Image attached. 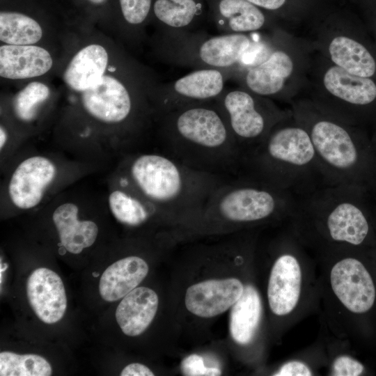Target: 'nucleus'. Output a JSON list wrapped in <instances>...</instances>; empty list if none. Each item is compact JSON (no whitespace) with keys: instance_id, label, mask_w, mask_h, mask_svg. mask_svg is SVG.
<instances>
[{"instance_id":"b1692460","label":"nucleus","mask_w":376,"mask_h":376,"mask_svg":"<svg viewBox=\"0 0 376 376\" xmlns=\"http://www.w3.org/2000/svg\"><path fill=\"white\" fill-rule=\"evenodd\" d=\"M148 270L146 262L139 256L117 260L101 276L99 292L102 298L110 302L123 298L145 279Z\"/></svg>"},{"instance_id":"c85d7f7f","label":"nucleus","mask_w":376,"mask_h":376,"mask_svg":"<svg viewBox=\"0 0 376 376\" xmlns=\"http://www.w3.org/2000/svg\"><path fill=\"white\" fill-rule=\"evenodd\" d=\"M52 373L49 363L40 355L0 353L1 376H49Z\"/></svg>"},{"instance_id":"f3484780","label":"nucleus","mask_w":376,"mask_h":376,"mask_svg":"<svg viewBox=\"0 0 376 376\" xmlns=\"http://www.w3.org/2000/svg\"><path fill=\"white\" fill-rule=\"evenodd\" d=\"M244 288L235 278L200 282L187 288L185 305L197 316L212 318L233 306L241 297Z\"/></svg>"},{"instance_id":"a878e982","label":"nucleus","mask_w":376,"mask_h":376,"mask_svg":"<svg viewBox=\"0 0 376 376\" xmlns=\"http://www.w3.org/2000/svg\"><path fill=\"white\" fill-rule=\"evenodd\" d=\"M109 210L120 223L136 227L152 218L160 217L144 200L120 180L119 185L108 198Z\"/></svg>"},{"instance_id":"58836bf2","label":"nucleus","mask_w":376,"mask_h":376,"mask_svg":"<svg viewBox=\"0 0 376 376\" xmlns=\"http://www.w3.org/2000/svg\"><path fill=\"white\" fill-rule=\"evenodd\" d=\"M373 32H374V36H375L374 37H375V47H376V24H375V25Z\"/></svg>"},{"instance_id":"6ab92c4d","label":"nucleus","mask_w":376,"mask_h":376,"mask_svg":"<svg viewBox=\"0 0 376 376\" xmlns=\"http://www.w3.org/2000/svg\"><path fill=\"white\" fill-rule=\"evenodd\" d=\"M151 19L161 31H198L209 22L207 0H153Z\"/></svg>"},{"instance_id":"9d476101","label":"nucleus","mask_w":376,"mask_h":376,"mask_svg":"<svg viewBox=\"0 0 376 376\" xmlns=\"http://www.w3.org/2000/svg\"><path fill=\"white\" fill-rule=\"evenodd\" d=\"M260 33L210 35L203 29L161 31L157 54L169 65L227 70L232 79Z\"/></svg>"},{"instance_id":"423d86ee","label":"nucleus","mask_w":376,"mask_h":376,"mask_svg":"<svg viewBox=\"0 0 376 376\" xmlns=\"http://www.w3.org/2000/svg\"><path fill=\"white\" fill-rule=\"evenodd\" d=\"M298 199L288 191L239 175L220 184L195 219L235 225L262 222L291 217Z\"/></svg>"},{"instance_id":"2f4dec72","label":"nucleus","mask_w":376,"mask_h":376,"mask_svg":"<svg viewBox=\"0 0 376 376\" xmlns=\"http://www.w3.org/2000/svg\"><path fill=\"white\" fill-rule=\"evenodd\" d=\"M181 370L187 376H218L221 374L217 367H208L203 358L198 354H190L181 362Z\"/></svg>"},{"instance_id":"f03ea898","label":"nucleus","mask_w":376,"mask_h":376,"mask_svg":"<svg viewBox=\"0 0 376 376\" xmlns=\"http://www.w3.org/2000/svg\"><path fill=\"white\" fill-rule=\"evenodd\" d=\"M157 120L164 153L195 170L237 175L242 152L216 100L178 108Z\"/></svg>"},{"instance_id":"39448f33","label":"nucleus","mask_w":376,"mask_h":376,"mask_svg":"<svg viewBox=\"0 0 376 376\" xmlns=\"http://www.w3.org/2000/svg\"><path fill=\"white\" fill-rule=\"evenodd\" d=\"M313 52L306 38L276 27L265 56L232 79L256 95L290 104L306 89Z\"/></svg>"},{"instance_id":"aec40b11","label":"nucleus","mask_w":376,"mask_h":376,"mask_svg":"<svg viewBox=\"0 0 376 376\" xmlns=\"http://www.w3.org/2000/svg\"><path fill=\"white\" fill-rule=\"evenodd\" d=\"M53 60L45 49L31 45L0 47V75L8 79H24L39 77L52 67Z\"/></svg>"},{"instance_id":"5701e85b","label":"nucleus","mask_w":376,"mask_h":376,"mask_svg":"<svg viewBox=\"0 0 376 376\" xmlns=\"http://www.w3.org/2000/svg\"><path fill=\"white\" fill-rule=\"evenodd\" d=\"M108 52L99 44H90L81 49L66 67L63 78L72 90L82 93L96 86L105 75Z\"/></svg>"},{"instance_id":"4c0bfd02","label":"nucleus","mask_w":376,"mask_h":376,"mask_svg":"<svg viewBox=\"0 0 376 376\" xmlns=\"http://www.w3.org/2000/svg\"><path fill=\"white\" fill-rule=\"evenodd\" d=\"M370 139H371V142H372V144L373 146V148H374V149H375V150L376 152V130H375V132L373 138Z\"/></svg>"},{"instance_id":"bb28decb","label":"nucleus","mask_w":376,"mask_h":376,"mask_svg":"<svg viewBox=\"0 0 376 376\" xmlns=\"http://www.w3.org/2000/svg\"><path fill=\"white\" fill-rule=\"evenodd\" d=\"M269 13L289 31L304 24L327 0H246ZM292 32V31H291Z\"/></svg>"},{"instance_id":"4be33fe9","label":"nucleus","mask_w":376,"mask_h":376,"mask_svg":"<svg viewBox=\"0 0 376 376\" xmlns=\"http://www.w3.org/2000/svg\"><path fill=\"white\" fill-rule=\"evenodd\" d=\"M159 299L156 292L146 287L134 288L125 295L116 311V319L127 336L141 334L154 319Z\"/></svg>"},{"instance_id":"4468645a","label":"nucleus","mask_w":376,"mask_h":376,"mask_svg":"<svg viewBox=\"0 0 376 376\" xmlns=\"http://www.w3.org/2000/svg\"><path fill=\"white\" fill-rule=\"evenodd\" d=\"M56 175V166L47 157L36 155L24 159L15 168L8 182L10 201L21 210L36 207Z\"/></svg>"},{"instance_id":"ddd939ff","label":"nucleus","mask_w":376,"mask_h":376,"mask_svg":"<svg viewBox=\"0 0 376 376\" xmlns=\"http://www.w3.org/2000/svg\"><path fill=\"white\" fill-rule=\"evenodd\" d=\"M207 1L209 22L221 33L267 32L282 27L276 17L246 0Z\"/></svg>"},{"instance_id":"0eeeda50","label":"nucleus","mask_w":376,"mask_h":376,"mask_svg":"<svg viewBox=\"0 0 376 376\" xmlns=\"http://www.w3.org/2000/svg\"><path fill=\"white\" fill-rule=\"evenodd\" d=\"M313 49L348 72L376 79V47L354 15L327 0L306 24Z\"/></svg>"},{"instance_id":"6e6552de","label":"nucleus","mask_w":376,"mask_h":376,"mask_svg":"<svg viewBox=\"0 0 376 376\" xmlns=\"http://www.w3.org/2000/svg\"><path fill=\"white\" fill-rule=\"evenodd\" d=\"M372 194L355 186L325 185L299 198L292 217L324 224L333 242L359 246L370 231Z\"/></svg>"},{"instance_id":"7ed1b4c3","label":"nucleus","mask_w":376,"mask_h":376,"mask_svg":"<svg viewBox=\"0 0 376 376\" xmlns=\"http://www.w3.org/2000/svg\"><path fill=\"white\" fill-rule=\"evenodd\" d=\"M228 178L193 169L165 153H142L128 159L120 180L161 218L188 219Z\"/></svg>"},{"instance_id":"cd10ccee","label":"nucleus","mask_w":376,"mask_h":376,"mask_svg":"<svg viewBox=\"0 0 376 376\" xmlns=\"http://www.w3.org/2000/svg\"><path fill=\"white\" fill-rule=\"evenodd\" d=\"M40 24L22 13L1 10L0 13V40L11 45H31L42 37Z\"/></svg>"},{"instance_id":"473e14b6","label":"nucleus","mask_w":376,"mask_h":376,"mask_svg":"<svg viewBox=\"0 0 376 376\" xmlns=\"http://www.w3.org/2000/svg\"><path fill=\"white\" fill-rule=\"evenodd\" d=\"M363 366L348 356H341L335 359L332 366V375L358 376L363 371Z\"/></svg>"},{"instance_id":"c9c22d12","label":"nucleus","mask_w":376,"mask_h":376,"mask_svg":"<svg viewBox=\"0 0 376 376\" xmlns=\"http://www.w3.org/2000/svg\"><path fill=\"white\" fill-rule=\"evenodd\" d=\"M8 140V135L6 130L3 127V126H1L0 127V148L2 150L5 145L6 144V141Z\"/></svg>"},{"instance_id":"72a5a7b5","label":"nucleus","mask_w":376,"mask_h":376,"mask_svg":"<svg viewBox=\"0 0 376 376\" xmlns=\"http://www.w3.org/2000/svg\"><path fill=\"white\" fill-rule=\"evenodd\" d=\"M311 371L304 363L292 361L283 364L275 373V376H310Z\"/></svg>"},{"instance_id":"f257e3e1","label":"nucleus","mask_w":376,"mask_h":376,"mask_svg":"<svg viewBox=\"0 0 376 376\" xmlns=\"http://www.w3.org/2000/svg\"><path fill=\"white\" fill-rule=\"evenodd\" d=\"M307 131L327 184L376 191V152L360 125L350 123L300 96L290 104Z\"/></svg>"},{"instance_id":"20e7f679","label":"nucleus","mask_w":376,"mask_h":376,"mask_svg":"<svg viewBox=\"0 0 376 376\" xmlns=\"http://www.w3.org/2000/svg\"><path fill=\"white\" fill-rule=\"evenodd\" d=\"M239 175L299 198L328 185L309 134L292 112L277 123L260 143L242 154Z\"/></svg>"},{"instance_id":"393cba45","label":"nucleus","mask_w":376,"mask_h":376,"mask_svg":"<svg viewBox=\"0 0 376 376\" xmlns=\"http://www.w3.org/2000/svg\"><path fill=\"white\" fill-rule=\"evenodd\" d=\"M261 315L259 293L253 285H246L230 311V332L234 341L240 345L249 343L258 329Z\"/></svg>"},{"instance_id":"c756f323","label":"nucleus","mask_w":376,"mask_h":376,"mask_svg":"<svg viewBox=\"0 0 376 376\" xmlns=\"http://www.w3.org/2000/svg\"><path fill=\"white\" fill-rule=\"evenodd\" d=\"M49 95L50 91L46 84L30 82L14 97L13 109L15 116L23 122L33 120Z\"/></svg>"},{"instance_id":"9b49d317","label":"nucleus","mask_w":376,"mask_h":376,"mask_svg":"<svg viewBox=\"0 0 376 376\" xmlns=\"http://www.w3.org/2000/svg\"><path fill=\"white\" fill-rule=\"evenodd\" d=\"M216 102L242 155L260 143L277 123L292 113L290 108L282 109L274 100L242 86L226 88Z\"/></svg>"},{"instance_id":"dca6fc26","label":"nucleus","mask_w":376,"mask_h":376,"mask_svg":"<svg viewBox=\"0 0 376 376\" xmlns=\"http://www.w3.org/2000/svg\"><path fill=\"white\" fill-rule=\"evenodd\" d=\"M26 293L30 306L43 322L54 324L62 319L67 308L63 283L52 270L40 267L29 276Z\"/></svg>"},{"instance_id":"1a4fd4ad","label":"nucleus","mask_w":376,"mask_h":376,"mask_svg":"<svg viewBox=\"0 0 376 376\" xmlns=\"http://www.w3.org/2000/svg\"><path fill=\"white\" fill-rule=\"evenodd\" d=\"M300 96L354 125L376 120V79L351 74L314 49Z\"/></svg>"},{"instance_id":"a211bd4d","label":"nucleus","mask_w":376,"mask_h":376,"mask_svg":"<svg viewBox=\"0 0 376 376\" xmlns=\"http://www.w3.org/2000/svg\"><path fill=\"white\" fill-rule=\"evenodd\" d=\"M301 273L297 258L283 254L275 261L271 271L267 297L272 311L277 315L290 313L300 295Z\"/></svg>"},{"instance_id":"f704fd0d","label":"nucleus","mask_w":376,"mask_h":376,"mask_svg":"<svg viewBox=\"0 0 376 376\" xmlns=\"http://www.w3.org/2000/svg\"><path fill=\"white\" fill-rule=\"evenodd\" d=\"M121 376H153L154 373L146 366L139 363H132L125 366Z\"/></svg>"},{"instance_id":"e433bc0d","label":"nucleus","mask_w":376,"mask_h":376,"mask_svg":"<svg viewBox=\"0 0 376 376\" xmlns=\"http://www.w3.org/2000/svg\"><path fill=\"white\" fill-rule=\"evenodd\" d=\"M107 0H87L90 3L94 6H102L107 2Z\"/></svg>"},{"instance_id":"412c9836","label":"nucleus","mask_w":376,"mask_h":376,"mask_svg":"<svg viewBox=\"0 0 376 376\" xmlns=\"http://www.w3.org/2000/svg\"><path fill=\"white\" fill-rule=\"evenodd\" d=\"M79 212L78 205L69 201L58 205L52 214L60 244L73 254L92 246L98 234L96 224L91 220L79 219Z\"/></svg>"},{"instance_id":"2eb2a0df","label":"nucleus","mask_w":376,"mask_h":376,"mask_svg":"<svg viewBox=\"0 0 376 376\" xmlns=\"http://www.w3.org/2000/svg\"><path fill=\"white\" fill-rule=\"evenodd\" d=\"M331 284L335 295L350 311L363 313L373 305L375 288L373 279L358 260L344 258L331 272Z\"/></svg>"},{"instance_id":"7c9ffc66","label":"nucleus","mask_w":376,"mask_h":376,"mask_svg":"<svg viewBox=\"0 0 376 376\" xmlns=\"http://www.w3.org/2000/svg\"><path fill=\"white\" fill-rule=\"evenodd\" d=\"M120 15L131 29L141 28L151 19L153 0H118Z\"/></svg>"},{"instance_id":"f8f14e48","label":"nucleus","mask_w":376,"mask_h":376,"mask_svg":"<svg viewBox=\"0 0 376 376\" xmlns=\"http://www.w3.org/2000/svg\"><path fill=\"white\" fill-rule=\"evenodd\" d=\"M229 71L196 69L166 84L155 86L150 99L156 119L171 111L192 104L212 101L226 89Z\"/></svg>"}]
</instances>
